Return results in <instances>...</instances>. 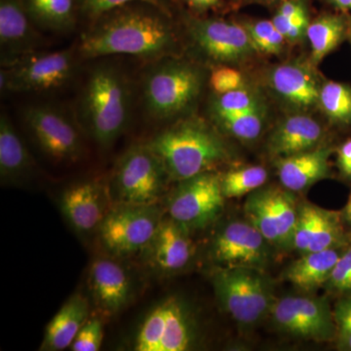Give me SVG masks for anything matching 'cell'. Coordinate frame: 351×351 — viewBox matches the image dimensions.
Segmentation results:
<instances>
[{
  "label": "cell",
  "mask_w": 351,
  "mask_h": 351,
  "mask_svg": "<svg viewBox=\"0 0 351 351\" xmlns=\"http://www.w3.org/2000/svg\"><path fill=\"white\" fill-rule=\"evenodd\" d=\"M325 114L339 124L351 123V87L350 85L327 82L321 85L319 101Z\"/></svg>",
  "instance_id": "obj_32"
},
{
  "label": "cell",
  "mask_w": 351,
  "mask_h": 351,
  "mask_svg": "<svg viewBox=\"0 0 351 351\" xmlns=\"http://www.w3.org/2000/svg\"><path fill=\"white\" fill-rule=\"evenodd\" d=\"M343 221L341 213L322 209L317 232L306 253L337 248L343 239Z\"/></svg>",
  "instance_id": "obj_33"
},
{
  "label": "cell",
  "mask_w": 351,
  "mask_h": 351,
  "mask_svg": "<svg viewBox=\"0 0 351 351\" xmlns=\"http://www.w3.org/2000/svg\"><path fill=\"white\" fill-rule=\"evenodd\" d=\"M188 7L189 12L196 16H204L211 10H216L221 5V0H180Z\"/></svg>",
  "instance_id": "obj_41"
},
{
  "label": "cell",
  "mask_w": 351,
  "mask_h": 351,
  "mask_svg": "<svg viewBox=\"0 0 351 351\" xmlns=\"http://www.w3.org/2000/svg\"><path fill=\"white\" fill-rule=\"evenodd\" d=\"M189 230L170 218L163 219L145 249L149 265L161 274L184 269L193 255Z\"/></svg>",
  "instance_id": "obj_18"
},
{
  "label": "cell",
  "mask_w": 351,
  "mask_h": 351,
  "mask_svg": "<svg viewBox=\"0 0 351 351\" xmlns=\"http://www.w3.org/2000/svg\"><path fill=\"white\" fill-rule=\"evenodd\" d=\"M341 216H343V221H346L348 225L351 226V195L350 199L346 203L345 209L341 212Z\"/></svg>",
  "instance_id": "obj_45"
},
{
  "label": "cell",
  "mask_w": 351,
  "mask_h": 351,
  "mask_svg": "<svg viewBox=\"0 0 351 351\" xmlns=\"http://www.w3.org/2000/svg\"><path fill=\"white\" fill-rule=\"evenodd\" d=\"M195 341V325L181 300L169 297L145 315L134 339L136 351H186Z\"/></svg>",
  "instance_id": "obj_12"
},
{
  "label": "cell",
  "mask_w": 351,
  "mask_h": 351,
  "mask_svg": "<svg viewBox=\"0 0 351 351\" xmlns=\"http://www.w3.org/2000/svg\"><path fill=\"white\" fill-rule=\"evenodd\" d=\"M323 3L332 7L337 12L351 13V0H321Z\"/></svg>",
  "instance_id": "obj_43"
},
{
  "label": "cell",
  "mask_w": 351,
  "mask_h": 351,
  "mask_svg": "<svg viewBox=\"0 0 351 351\" xmlns=\"http://www.w3.org/2000/svg\"><path fill=\"white\" fill-rule=\"evenodd\" d=\"M322 213V208L304 204L298 209L293 247L302 253L308 251L309 246L315 237Z\"/></svg>",
  "instance_id": "obj_35"
},
{
  "label": "cell",
  "mask_w": 351,
  "mask_h": 351,
  "mask_svg": "<svg viewBox=\"0 0 351 351\" xmlns=\"http://www.w3.org/2000/svg\"><path fill=\"white\" fill-rule=\"evenodd\" d=\"M350 34H351V20H350Z\"/></svg>",
  "instance_id": "obj_47"
},
{
  "label": "cell",
  "mask_w": 351,
  "mask_h": 351,
  "mask_svg": "<svg viewBox=\"0 0 351 351\" xmlns=\"http://www.w3.org/2000/svg\"><path fill=\"white\" fill-rule=\"evenodd\" d=\"M89 302L84 295H71L46 327L40 350L61 351L69 348L89 318Z\"/></svg>",
  "instance_id": "obj_23"
},
{
  "label": "cell",
  "mask_w": 351,
  "mask_h": 351,
  "mask_svg": "<svg viewBox=\"0 0 351 351\" xmlns=\"http://www.w3.org/2000/svg\"><path fill=\"white\" fill-rule=\"evenodd\" d=\"M23 123L39 151L57 163H75L85 152V137L75 110L55 104L27 106Z\"/></svg>",
  "instance_id": "obj_6"
},
{
  "label": "cell",
  "mask_w": 351,
  "mask_h": 351,
  "mask_svg": "<svg viewBox=\"0 0 351 351\" xmlns=\"http://www.w3.org/2000/svg\"><path fill=\"white\" fill-rule=\"evenodd\" d=\"M326 284L334 292L351 293V245L341 254Z\"/></svg>",
  "instance_id": "obj_39"
},
{
  "label": "cell",
  "mask_w": 351,
  "mask_h": 351,
  "mask_svg": "<svg viewBox=\"0 0 351 351\" xmlns=\"http://www.w3.org/2000/svg\"><path fill=\"white\" fill-rule=\"evenodd\" d=\"M173 15L154 4L134 1L88 23L76 50L82 61L126 55L145 64L181 55Z\"/></svg>",
  "instance_id": "obj_1"
},
{
  "label": "cell",
  "mask_w": 351,
  "mask_h": 351,
  "mask_svg": "<svg viewBox=\"0 0 351 351\" xmlns=\"http://www.w3.org/2000/svg\"><path fill=\"white\" fill-rule=\"evenodd\" d=\"M267 119V107L239 114L212 119L214 123L232 137L241 141H254L260 137Z\"/></svg>",
  "instance_id": "obj_31"
},
{
  "label": "cell",
  "mask_w": 351,
  "mask_h": 351,
  "mask_svg": "<svg viewBox=\"0 0 351 351\" xmlns=\"http://www.w3.org/2000/svg\"><path fill=\"white\" fill-rule=\"evenodd\" d=\"M241 1H243L245 4L255 3L262 4V5H274V4H278L282 0H241Z\"/></svg>",
  "instance_id": "obj_46"
},
{
  "label": "cell",
  "mask_w": 351,
  "mask_h": 351,
  "mask_svg": "<svg viewBox=\"0 0 351 351\" xmlns=\"http://www.w3.org/2000/svg\"><path fill=\"white\" fill-rule=\"evenodd\" d=\"M270 313L276 327L291 336L329 341L336 334V322L325 300L289 295L274 302Z\"/></svg>",
  "instance_id": "obj_13"
},
{
  "label": "cell",
  "mask_w": 351,
  "mask_h": 351,
  "mask_svg": "<svg viewBox=\"0 0 351 351\" xmlns=\"http://www.w3.org/2000/svg\"><path fill=\"white\" fill-rule=\"evenodd\" d=\"M209 84L214 94L221 95L235 90L247 88L244 76L239 69L232 68L228 64H221L212 68L209 76Z\"/></svg>",
  "instance_id": "obj_37"
},
{
  "label": "cell",
  "mask_w": 351,
  "mask_h": 351,
  "mask_svg": "<svg viewBox=\"0 0 351 351\" xmlns=\"http://www.w3.org/2000/svg\"><path fill=\"white\" fill-rule=\"evenodd\" d=\"M339 348L341 350L351 351V334L339 335Z\"/></svg>",
  "instance_id": "obj_44"
},
{
  "label": "cell",
  "mask_w": 351,
  "mask_h": 351,
  "mask_svg": "<svg viewBox=\"0 0 351 351\" xmlns=\"http://www.w3.org/2000/svg\"><path fill=\"white\" fill-rule=\"evenodd\" d=\"M322 137V126L313 117L293 114L276 126L267 147L271 156L281 158L315 149Z\"/></svg>",
  "instance_id": "obj_21"
},
{
  "label": "cell",
  "mask_w": 351,
  "mask_h": 351,
  "mask_svg": "<svg viewBox=\"0 0 351 351\" xmlns=\"http://www.w3.org/2000/svg\"><path fill=\"white\" fill-rule=\"evenodd\" d=\"M350 29L348 14L326 12L309 23L306 36L311 43V61L318 64L345 40Z\"/></svg>",
  "instance_id": "obj_26"
},
{
  "label": "cell",
  "mask_w": 351,
  "mask_h": 351,
  "mask_svg": "<svg viewBox=\"0 0 351 351\" xmlns=\"http://www.w3.org/2000/svg\"><path fill=\"white\" fill-rule=\"evenodd\" d=\"M269 82L279 98L292 107L307 110L319 101L321 84L311 66L300 61L278 64L270 71Z\"/></svg>",
  "instance_id": "obj_19"
},
{
  "label": "cell",
  "mask_w": 351,
  "mask_h": 351,
  "mask_svg": "<svg viewBox=\"0 0 351 351\" xmlns=\"http://www.w3.org/2000/svg\"><path fill=\"white\" fill-rule=\"evenodd\" d=\"M269 193L270 206L274 212L279 237H280V246H293V235L295 221H297L298 209L295 204V196L292 191H286L271 186L267 188Z\"/></svg>",
  "instance_id": "obj_28"
},
{
  "label": "cell",
  "mask_w": 351,
  "mask_h": 351,
  "mask_svg": "<svg viewBox=\"0 0 351 351\" xmlns=\"http://www.w3.org/2000/svg\"><path fill=\"white\" fill-rule=\"evenodd\" d=\"M334 319L339 335L351 334V298L341 300L335 308Z\"/></svg>",
  "instance_id": "obj_40"
},
{
  "label": "cell",
  "mask_w": 351,
  "mask_h": 351,
  "mask_svg": "<svg viewBox=\"0 0 351 351\" xmlns=\"http://www.w3.org/2000/svg\"><path fill=\"white\" fill-rule=\"evenodd\" d=\"M341 254L337 248L304 253L286 270V279L300 290H316L328 282Z\"/></svg>",
  "instance_id": "obj_25"
},
{
  "label": "cell",
  "mask_w": 351,
  "mask_h": 351,
  "mask_svg": "<svg viewBox=\"0 0 351 351\" xmlns=\"http://www.w3.org/2000/svg\"><path fill=\"white\" fill-rule=\"evenodd\" d=\"M88 280L95 306L103 315L119 313L131 301V277L115 258L108 256L94 260Z\"/></svg>",
  "instance_id": "obj_17"
},
{
  "label": "cell",
  "mask_w": 351,
  "mask_h": 351,
  "mask_svg": "<svg viewBox=\"0 0 351 351\" xmlns=\"http://www.w3.org/2000/svg\"><path fill=\"white\" fill-rule=\"evenodd\" d=\"M112 206L108 186L98 180H83L64 189L60 198L62 213L80 234L99 230Z\"/></svg>",
  "instance_id": "obj_16"
},
{
  "label": "cell",
  "mask_w": 351,
  "mask_h": 351,
  "mask_svg": "<svg viewBox=\"0 0 351 351\" xmlns=\"http://www.w3.org/2000/svg\"><path fill=\"white\" fill-rule=\"evenodd\" d=\"M47 44L21 0H0V64L11 66Z\"/></svg>",
  "instance_id": "obj_15"
},
{
  "label": "cell",
  "mask_w": 351,
  "mask_h": 351,
  "mask_svg": "<svg viewBox=\"0 0 351 351\" xmlns=\"http://www.w3.org/2000/svg\"><path fill=\"white\" fill-rule=\"evenodd\" d=\"M140 83L141 104L147 119L172 123L195 114L205 84L204 69L181 55L147 63Z\"/></svg>",
  "instance_id": "obj_4"
},
{
  "label": "cell",
  "mask_w": 351,
  "mask_h": 351,
  "mask_svg": "<svg viewBox=\"0 0 351 351\" xmlns=\"http://www.w3.org/2000/svg\"><path fill=\"white\" fill-rule=\"evenodd\" d=\"M225 199L221 176L208 171L179 182L168 200V213L189 232L201 230L218 218Z\"/></svg>",
  "instance_id": "obj_11"
},
{
  "label": "cell",
  "mask_w": 351,
  "mask_h": 351,
  "mask_svg": "<svg viewBox=\"0 0 351 351\" xmlns=\"http://www.w3.org/2000/svg\"><path fill=\"white\" fill-rule=\"evenodd\" d=\"M337 163L341 174L351 178V138L339 147Z\"/></svg>",
  "instance_id": "obj_42"
},
{
  "label": "cell",
  "mask_w": 351,
  "mask_h": 351,
  "mask_svg": "<svg viewBox=\"0 0 351 351\" xmlns=\"http://www.w3.org/2000/svg\"><path fill=\"white\" fill-rule=\"evenodd\" d=\"M267 180V172L263 166H246L221 175V191L226 199L241 197L262 188Z\"/></svg>",
  "instance_id": "obj_30"
},
{
  "label": "cell",
  "mask_w": 351,
  "mask_h": 351,
  "mask_svg": "<svg viewBox=\"0 0 351 351\" xmlns=\"http://www.w3.org/2000/svg\"><path fill=\"white\" fill-rule=\"evenodd\" d=\"M27 15L41 32L68 34L80 19L77 0H21Z\"/></svg>",
  "instance_id": "obj_24"
},
{
  "label": "cell",
  "mask_w": 351,
  "mask_h": 351,
  "mask_svg": "<svg viewBox=\"0 0 351 351\" xmlns=\"http://www.w3.org/2000/svg\"><path fill=\"white\" fill-rule=\"evenodd\" d=\"M34 170L27 145L6 113L0 117V178L2 184H20Z\"/></svg>",
  "instance_id": "obj_22"
},
{
  "label": "cell",
  "mask_w": 351,
  "mask_h": 351,
  "mask_svg": "<svg viewBox=\"0 0 351 351\" xmlns=\"http://www.w3.org/2000/svg\"><path fill=\"white\" fill-rule=\"evenodd\" d=\"M133 99V85L125 71L101 63L88 73L73 110L87 137L108 149L128 128Z\"/></svg>",
  "instance_id": "obj_2"
},
{
  "label": "cell",
  "mask_w": 351,
  "mask_h": 351,
  "mask_svg": "<svg viewBox=\"0 0 351 351\" xmlns=\"http://www.w3.org/2000/svg\"><path fill=\"white\" fill-rule=\"evenodd\" d=\"M233 1H240V0H233Z\"/></svg>",
  "instance_id": "obj_48"
},
{
  "label": "cell",
  "mask_w": 351,
  "mask_h": 351,
  "mask_svg": "<svg viewBox=\"0 0 351 351\" xmlns=\"http://www.w3.org/2000/svg\"><path fill=\"white\" fill-rule=\"evenodd\" d=\"M269 244L249 221H230L214 237L212 257L221 267L262 270L269 262Z\"/></svg>",
  "instance_id": "obj_14"
},
{
  "label": "cell",
  "mask_w": 351,
  "mask_h": 351,
  "mask_svg": "<svg viewBox=\"0 0 351 351\" xmlns=\"http://www.w3.org/2000/svg\"><path fill=\"white\" fill-rule=\"evenodd\" d=\"M157 204H112L99 228V239L108 256L125 258L143 252L163 219Z\"/></svg>",
  "instance_id": "obj_10"
},
{
  "label": "cell",
  "mask_w": 351,
  "mask_h": 351,
  "mask_svg": "<svg viewBox=\"0 0 351 351\" xmlns=\"http://www.w3.org/2000/svg\"><path fill=\"white\" fill-rule=\"evenodd\" d=\"M182 23L189 47L212 68L241 63L258 53L244 25L234 21L188 12L182 14Z\"/></svg>",
  "instance_id": "obj_7"
},
{
  "label": "cell",
  "mask_w": 351,
  "mask_h": 351,
  "mask_svg": "<svg viewBox=\"0 0 351 351\" xmlns=\"http://www.w3.org/2000/svg\"><path fill=\"white\" fill-rule=\"evenodd\" d=\"M80 61L75 45L68 49L32 53L1 68V95L41 93L59 89L71 82Z\"/></svg>",
  "instance_id": "obj_8"
},
{
  "label": "cell",
  "mask_w": 351,
  "mask_h": 351,
  "mask_svg": "<svg viewBox=\"0 0 351 351\" xmlns=\"http://www.w3.org/2000/svg\"><path fill=\"white\" fill-rule=\"evenodd\" d=\"M103 339L104 328L100 318H88L69 348L73 351H98Z\"/></svg>",
  "instance_id": "obj_38"
},
{
  "label": "cell",
  "mask_w": 351,
  "mask_h": 351,
  "mask_svg": "<svg viewBox=\"0 0 351 351\" xmlns=\"http://www.w3.org/2000/svg\"><path fill=\"white\" fill-rule=\"evenodd\" d=\"M215 294L226 313L239 324H255L271 311V284L262 270L221 267L213 276Z\"/></svg>",
  "instance_id": "obj_9"
},
{
  "label": "cell",
  "mask_w": 351,
  "mask_h": 351,
  "mask_svg": "<svg viewBox=\"0 0 351 351\" xmlns=\"http://www.w3.org/2000/svg\"><path fill=\"white\" fill-rule=\"evenodd\" d=\"M331 152L330 147H320L278 158L277 172L284 188L299 193L327 178Z\"/></svg>",
  "instance_id": "obj_20"
},
{
  "label": "cell",
  "mask_w": 351,
  "mask_h": 351,
  "mask_svg": "<svg viewBox=\"0 0 351 351\" xmlns=\"http://www.w3.org/2000/svg\"><path fill=\"white\" fill-rule=\"evenodd\" d=\"M244 212L249 223L255 226L270 244L280 246V237L267 189H258L248 196Z\"/></svg>",
  "instance_id": "obj_27"
},
{
  "label": "cell",
  "mask_w": 351,
  "mask_h": 351,
  "mask_svg": "<svg viewBox=\"0 0 351 351\" xmlns=\"http://www.w3.org/2000/svg\"><path fill=\"white\" fill-rule=\"evenodd\" d=\"M147 144L176 182L213 171L230 158V149L213 124L195 114L168 124Z\"/></svg>",
  "instance_id": "obj_3"
},
{
  "label": "cell",
  "mask_w": 351,
  "mask_h": 351,
  "mask_svg": "<svg viewBox=\"0 0 351 351\" xmlns=\"http://www.w3.org/2000/svg\"><path fill=\"white\" fill-rule=\"evenodd\" d=\"M265 101L262 97L250 88L235 90L228 93L214 95L210 103V115L211 119L239 114L265 108Z\"/></svg>",
  "instance_id": "obj_29"
},
{
  "label": "cell",
  "mask_w": 351,
  "mask_h": 351,
  "mask_svg": "<svg viewBox=\"0 0 351 351\" xmlns=\"http://www.w3.org/2000/svg\"><path fill=\"white\" fill-rule=\"evenodd\" d=\"M258 52L279 54L283 50L286 38L276 29L271 20H258L243 24Z\"/></svg>",
  "instance_id": "obj_34"
},
{
  "label": "cell",
  "mask_w": 351,
  "mask_h": 351,
  "mask_svg": "<svg viewBox=\"0 0 351 351\" xmlns=\"http://www.w3.org/2000/svg\"><path fill=\"white\" fill-rule=\"evenodd\" d=\"M170 181L160 157L145 142L132 145L119 157L108 193L112 204H157Z\"/></svg>",
  "instance_id": "obj_5"
},
{
  "label": "cell",
  "mask_w": 351,
  "mask_h": 351,
  "mask_svg": "<svg viewBox=\"0 0 351 351\" xmlns=\"http://www.w3.org/2000/svg\"><path fill=\"white\" fill-rule=\"evenodd\" d=\"M77 1L80 18L86 20L88 23L92 22L101 14L108 12L113 8L134 1H144L154 4L165 12L173 15L171 0H77Z\"/></svg>",
  "instance_id": "obj_36"
}]
</instances>
